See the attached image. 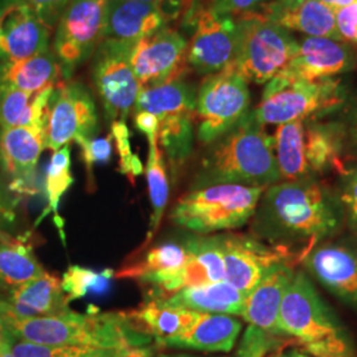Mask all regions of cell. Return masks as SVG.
<instances>
[{
    "label": "cell",
    "instance_id": "30bf717a",
    "mask_svg": "<svg viewBox=\"0 0 357 357\" xmlns=\"http://www.w3.org/2000/svg\"><path fill=\"white\" fill-rule=\"evenodd\" d=\"M109 0H70L61 13L53 43L64 81L72 79L102 41Z\"/></svg>",
    "mask_w": 357,
    "mask_h": 357
},
{
    "label": "cell",
    "instance_id": "ab89813d",
    "mask_svg": "<svg viewBox=\"0 0 357 357\" xmlns=\"http://www.w3.org/2000/svg\"><path fill=\"white\" fill-rule=\"evenodd\" d=\"M76 142L81 147V156L88 171H91V168L96 165H105L112 159V155H113L112 132L105 138H79Z\"/></svg>",
    "mask_w": 357,
    "mask_h": 357
},
{
    "label": "cell",
    "instance_id": "bcb514c9",
    "mask_svg": "<svg viewBox=\"0 0 357 357\" xmlns=\"http://www.w3.org/2000/svg\"><path fill=\"white\" fill-rule=\"evenodd\" d=\"M13 342H15V337H13V333L10 331V328H8L7 323H6V320H4L1 312H0V351L11 348Z\"/></svg>",
    "mask_w": 357,
    "mask_h": 357
},
{
    "label": "cell",
    "instance_id": "d4e9b609",
    "mask_svg": "<svg viewBox=\"0 0 357 357\" xmlns=\"http://www.w3.org/2000/svg\"><path fill=\"white\" fill-rule=\"evenodd\" d=\"M6 302L8 311L17 318L52 317L69 311V301L61 282L50 273L10 291Z\"/></svg>",
    "mask_w": 357,
    "mask_h": 357
},
{
    "label": "cell",
    "instance_id": "7c38bea8",
    "mask_svg": "<svg viewBox=\"0 0 357 357\" xmlns=\"http://www.w3.org/2000/svg\"><path fill=\"white\" fill-rule=\"evenodd\" d=\"M98 128L97 105L88 86L77 79L60 81L50 102L48 147L57 151L79 138H94Z\"/></svg>",
    "mask_w": 357,
    "mask_h": 357
},
{
    "label": "cell",
    "instance_id": "d590c367",
    "mask_svg": "<svg viewBox=\"0 0 357 357\" xmlns=\"http://www.w3.org/2000/svg\"><path fill=\"white\" fill-rule=\"evenodd\" d=\"M75 183L72 175L70 146L66 144L52 155L45 178V192L48 197V209L57 215L61 199Z\"/></svg>",
    "mask_w": 357,
    "mask_h": 357
},
{
    "label": "cell",
    "instance_id": "e575fe53",
    "mask_svg": "<svg viewBox=\"0 0 357 357\" xmlns=\"http://www.w3.org/2000/svg\"><path fill=\"white\" fill-rule=\"evenodd\" d=\"M113 270L96 271L84 266H69L63 275L61 287L69 302L82 299L89 294H101L109 289Z\"/></svg>",
    "mask_w": 357,
    "mask_h": 357
},
{
    "label": "cell",
    "instance_id": "b9f144b4",
    "mask_svg": "<svg viewBox=\"0 0 357 357\" xmlns=\"http://www.w3.org/2000/svg\"><path fill=\"white\" fill-rule=\"evenodd\" d=\"M23 1L35 11V13L41 19V22L52 31V28L59 23L61 13H64L70 0H23Z\"/></svg>",
    "mask_w": 357,
    "mask_h": 357
},
{
    "label": "cell",
    "instance_id": "ffe728a7",
    "mask_svg": "<svg viewBox=\"0 0 357 357\" xmlns=\"http://www.w3.org/2000/svg\"><path fill=\"white\" fill-rule=\"evenodd\" d=\"M295 271L291 262H281L270 268L246 295L243 319L250 326L283 337L280 330V311Z\"/></svg>",
    "mask_w": 357,
    "mask_h": 357
},
{
    "label": "cell",
    "instance_id": "8fae6325",
    "mask_svg": "<svg viewBox=\"0 0 357 357\" xmlns=\"http://www.w3.org/2000/svg\"><path fill=\"white\" fill-rule=\"evenodd\" d=\"M134 44L102 38L93 54L91 77L107 122L128 119L141 86L130 63Z\"/></svg>",
    "mask_w": 357,
    "mask_h": 357
},
{
    "label": "cell",
    "instance_id": "5b68a950",
    "mask_svg": "<svg viewBox=\"0 0 357 357\" xmlns=\"http://www.w3.org/2000/svg\"><path fill=\"white\" fill-rule=\"evenodd\" d=\"M348 98V88L342 78L307 81L278 75L265 84L255 114L264 126H278L296 119L335 114L344 107Z\"/></svg>",
    "mask_w": 357,
    "mask_h": 357
},
{
    "label": "cell",
    "instance_id": "1f68e13d",
    "mask_svg": "<svg viewBox=\"0 0 357 357\" xmlns=\"http://www.w3.org/2000/svg\"><path fill=\"white\" fill-rule=\"evenodd\" d=\"M45 273L28 243L0 236V286L13 291Z\"/></svg>",
    "mask_w": 357,
    "mask_h": 357
},
{
    "label": "cell",
    "instance_id": "4316f807",
    "mask_svg": "<svg viewBox=\"0 0 357 357\" xmlns=\"http://www.w3.org/2000/svg\"><path fill=\"white\" fill-rule=\"evenodd\" d=\"M60 81L61 69L51 48L26 60L0 63V86L38 93L57 86Z\"/></svg>",
    "mask_w": 357,
    "mask_h": 357
},
{
    "label": "cell",
    "instance_id": "4dcf8cb0",
    "mask_svg": "<svg viewBox=\"0 0 357 357\" xmlns=\"http://www.w3.org/2000/svg\"><path fill=\"white\" fill-rule=\"evenodd\" d=\"M203 312L169 306L159 299H149L143 306L134 311L131 317L149 332L160 345L181 332L187 331Z\"/></svg>",
    "mask_w": 357,
    "mask_h": 357
},
{
    "label": "cell",
    "instance_id": "60d3db41",
    "mask_svg": "<svg viewBox=\"0 0 357 357\" xmlns=\"http://www.w3.org/2000/svg\"><path fill=\"white\" fill-rule=\"evenodd\" d=\"M216 13L233 17L245 13H259L270 0H203Z\"/></svg>",
    "mask_w": 357,
    "mask_h": 357
},
{
    "label": "cell",
    "instance_id": "484cf974",
    "mask_svg": "<svg viewBox=\"0 0 357 357\" xmlns=\"http://www.w3.org/2000/svg\"><path fill=\"white\" fill-rule=\"evenodd\" d=\"M169 306L180 307L203 314H222L243 317L246 294L227 281L192 286L159 299Z\"/></svg>",
    "mask_w": 357,
    "mask_h": 357
},
{
    "label": "cell",
    "instance_id": "83f0119b",
    "mask_svg": "<svg viewBox=\"0 0 357 357\" xmlns=\"http://www.w3.org/2000/svg\"><path fill=\"white\" fill-rule=\"evenodd\" d=\"M56 89L38 93L0 86V128H26L48 122L50 102Z\"/></svg>",
    "mask_w": 357,
    "mask_h": 357
},
{
    "label": "cell",
    "instance_id": "9c48e42d",
    "mask_svg": "<svg viewBox=\"0 0 357 357\" xmlns=\"http://www.w3.org/2000/svg\"><path fill=\"white\" fill-rule=\"evenodd\" d=\"M250 110L248 82L230 69L204 78L196 93V137L211 144Z\"/></svg>",
    "mask_w": 357,
    "mask_h": 357
},
{
    "label": "cell",
    "instance_id": "ee69618b",
    "mask_svg": "<svg viewBox=\"0 0 357 357\" xmlns=\"http://www.w3.org/2000/svg\"><path fill=\"white\" fill-rule=\"evenodd\" d=\"M343 109H345V116L342 122L345 130V144L357 156V96L348 98Z\"/></svg>",
    "mask_w": 357,
    "mask_h": 357
},
{
    "label": "cell",
    "instance_id": "f546056e",
    "mask_svg": "<svg viewBox=\"0 0 357 357\" xmlns=\"http://www.w3.org/2000/svg\"><path fill=\"white\" fill-rule=\"evenodd\" d=\"M137 112L151 113L158 121L174 115H196V90L183 79L142 88L134 106Z\"/></svg>",
    "mask_w": 357,
    "mask_h": 357
},
{
    "label": "cell",
    "instance_id": "44dd1931",
    "mask_svg": "<svg viewBox=\"0 0 357 357\" xmlns=\"http://www.w3.org/2000/svg\"><path fill=\"white\" fill-rule=\"evenodd\" d=\"M185 245L191 253L188 264L174 278L153 289L150 299H166L185 287L225 281L220 236L192 237Z\"/></svg>",
    "mask_w": 357,
    "mask_h": 357
},
{
    "label": "cell",
    "instance_id": "4fadbf2b",
    "mask_svg": "<svg viewBox=\"0 0 357 357\" xmlns=\"http://www.w3.org/2000/svg\"><path fill=\"white\" fill-rule=\"evenodd\" d=\"M188 40L176 29L165 26L137 41L130 54L134 75L142 88L183 79L188 70Z\"/></svg>",
    "mask_w": 357,
    "mask_h": 357
},
{
    "label": "cell",
    "instance_id": "e0dca14e",
    "mask_svg": "<svg viewBox=\"0 0 357 357\" xmlns=\"http://www.w3.org/2000/svg\"><path fill=\"white\" fill-rule=\"evenodd\" d=\"M298 51L281 75L315 81L348 73L357 66L356 50L340 40L306 38L298 41Z\"/></svg>",
    "mask_w": 357,
    "mask_h": 357
},
{
    "label": "cell",
    "instance_id": "f35d334b",
    "mask_svg": "<svg viewBox=\"0 0 357 357\" xmlns=\"http://www.w3.org/2000/svg\"><path fill=\"white\" fill-rule=\"evenodd\" d=\"M112 135L119 153L121 172L134 180L143 174V163L137 153L131 151L130 131L125 121H115L112 123Z\"/></svg>",
    "mask_w": 357,
    "mask_h": 357
},
{
    "label": "cell",
    "instance_id": "8d00e7d4",
    "mask_svg": "<svg viewBox=\"0 0 357 357\" xmlns=\"http://www.w3.org/2000/svg\"><path fill=\"white\" fill-rule=\"evenodd\" d=\"M287 340L249 324L233 357H266L268 354L284 348Z\"/></svg>",
    "mask_w": 357,
    "mask_h": 357
},
{
    "label": "cell",
    "instance_id": "681fc988",
    "mask_svg": "<svg viewBox=\"0 0 357 357\" xmlns=\"http://www.w3.org/2000/svg\"><path fill=\"white\" fill-rule=\"evenodd\" d=\"M159 357H199L195 356V355H190V354H165V355H160Z\"/></svg>",
    "mask_w": 357,
    "mask_h": 357
},
{
    "label": "cell",
    "instance_id": "c3c4849f",
    "mask_svg": "<svg viewBox=\"0 0 357 357\" xmlns=\"http://www.w3.org/2000/svg\"><path fill=\"white\" fill-rule=\"evenodd\" d=\"M319 1L327 4L328 7H331L333 10H336V8H342V7H345V6H349V4H352L356 0H319Z\"/></svg>",
    "mask_w": 357,
    "mask_h": 357
},
{
    "label": "cell",
    "instance_id": "52a82bcc",
    "mask_svg": "<svg viewBox=\"0 0 357 357\" xmlns=\"http://www.w3.org/2000/svg\"><path fill=\"white\" fill-rule=\"evenodd\" d=\"M237 38L233 61L227 69L246 82L266 84L281 75L298 51V40L264 13L236 16Z\"/></svg>",
    "mask_w": 357,
    "mask_h": 357
},
{
    "label": "cell",
    "instance_id": "2e32d148",
    "mask_svg": "<svg viewBox=\"0 0 357 357\" xmlns=\"http://www.w3.org/2000/svg\"><path fill=\"white\" fill-rule=\"evenodd\" d=\"M47 123L26 128H0V171L11 178L19 193L31 190L43 151L48 149Z\"/></svg>",
    "mask_w": 357,
    "mask_h": 357
},
{
    "label": "cell",
    "instance_id": "ac0fdd59",
    "mask_svg": "<svg viewBox=\"0 0 357 357\" xmlns=\"http://www.w3.org/2000/svg\"><path fill=\"white\" fill-rule=\"evenodd\" d=\"M51 29L23 0L0 15V63L26 60L50 50Z\"/></svg>",
    "mask_w": 357,
    "mask_h": 357
},
{
    "label": "cell",
    "instance_id": "d6986e66",
    "mask_svg": "<svg viewBox=\"0 0 357 357\" xmlns=\"http://www.w3.org/2000/svg\"><path fill=\"white\" fill-rule=\"evenodd\" d=\"M307 271L345 305L357 310V255L344 245L323 243L302 259Z\"/></svg>",
    "mask_w": 357,
    "mask_h": 357
},
{
    "label": "cell",
    "instance_id": "277c9868",
    "mask_svg": "<svg viewBox=\"0 0 357 357\" xmlns=\"http://www.w3.org/2000/svg\"><path fill=\"white\" fill-rule=\"evenodd\" d=\"M280 330L308 356L357 357L348 328L303 270L295 271L283 298Z\"/></svg>",
    "mask_w": 357,
    "mask_h": 357
},
{
    "label": "cell",
    "instance_id": "5bb4252c",
    "mask_svg": "<svg viewBox=\"0 0 357 357\" xmlns=\"http://www.w3.org/2000/svg\"><path fill=\"white\" fill-rule=\"evenodd\" d=\"M220 241L225 266V281L246 295L277 264H294L295 257L301 259L293 250L275 245H265L255 236L222 234L220 236Z\"/></svg>",
    "mask_w": 357,
    "mask_h": 357
},
{
    "label": "cell",
    "instance_id": "7a4b0ae2",
    "mask_svg": "<svg viewBox=\"0 0 357 357\" xmlns=\"http://www.w3.org/2000/svg\"><path fill=\"white\" fill-rule=\"evenodd\" d=\"M0 312L15 340L41 345H73L93 348L143 349L155 340L132 317L119 312L72 310L52 317L17 318L0 299Z\"/></svg>",
    "mask_w": 357,
    "mask_h": 357
},
{
    "label": "cell",
    "instance_id": "8992f818",
    "mask_svg": "<svg viewBox=\"0 0 357 357\" xmlns=\"http://www.w3.org/2000/svg\"><path fill=\"white\" fill-rule=\"evenodd\" d=\"M266 188L241 184H212L192 188L174 208L172 221L200 234L243 227Z\"/></svg>",
    "mask_w": 357,
    "mask_h": 357
},
{
    "label": "cell",
    "instance_id": "836d02e7",
    "mask_svg": "<svg viewBox=\"0 0 357 357\" xmlns=\"http://www.w3.org/2000/svg\"><path fill=\"white\" fill-rule=\"evenodd\" d=\"M15 357H153V348L119 349L73 345H41L15 340L11 345Z\"/></svg>",
    "mask_w": 357,
    "mask_h": 357
},
{
    "label": "cell",
    "instance_id": "3957f363",
    "mask_svg": "<svg viewBox=\"0 0 357 357\" xmlns=\"http://www.w3.org/2000/svg\"><path fill=\"white\" fill-rule=\"evenodd\" d=\"M281 181L274 139L249 110L222 137L209 144L192 188L212 184L264 187Z\"/></svg>",
    "mask_w": 357,
    "mask_h": 357
},
{
    "label": "cell",
    "instance_id": "7402d4cb",
    "mask_svg": "<svg viewBox=\"0 0 357 357\" xmlns=\"http://www.w3.org/2000/svg\"><path fill=\"white\" fill-rule=\"evenodd\" d=\"M302 151L310 178H318L332 169L343 167L347 151L345 130L342 121L323 118L305 119Z\"/></svg>",
    "mask_w": 357,
    "mask_h": 357
},
{
    "label": "cell",
    "instance_id": "f907efd6",
    "mask_svg": "<svg viewBox=\"0 0 357 357\" xmlns=\"http://www.w3.org/2000/svg\"><path fill=\"white\" fill-rule=\"evenodd\" d=\"M0 357H15L13 355V352H11V349L10 348H7V349H3V351H0Z\"/></svg>",
    "mask_w": 357,
    "mask_h": 357
},
{
    "label": "cell",
    "instance_id": "d6a6232c",
    "mask_svg": "<svg viewBox=\"0 0 357 357\" xmlns=\"http://www.w3.org/2000/svg\"><path fill=\"white\" fill-rule=\"evenodd\" d=\"M149 141V158L146 165V176L149 184V195L153 206V213L150 218V225L147 230V238L144 245L153 240L156 230L160 227V221L166 209L168 195H169V184L167 178L166 165L163 160V153L159 149L158 137H153Z\"/></svg>",
    "mask_w": 357,
    "mask_h": 357
},
{
    "label": "cell",
    "instance_id": "603a6c76",
    "mask_svg": "<svg viewBox=\"0 0 357 357\" xmlns=\"http://www.w3.org/2000/svg\"><path fill=\"white\" fill-rule=\"evenodd\" d=\"M259 13L287 31L343 41L336 28L333 8L319 0H270Z\"/></svg>",
    "mask_w": 357,
    "mask_h": 357
},
{
    "label": "cell",
    "instance_id": "11a10c76",
    "mask_svg": "<svg viewBox=\"0 0 357 357\" xmlns=\"http://www.w3.org/2000/svg\"><path fill=\"white\" fill-rule=\"evenodd\" d=\"M3 8H4V6H0V15L3 13Z\"/></svg>",
    "mask_w": 357,
    "mask_h": 357
},
{
    "label": "cell",
    "instance_id": "db71d44e",
    "mask_svg": "<svg viewBox=\"0 0 357 357\" xmlns=\"http://www.w3.org/2000/svg\"><path fill=\"white\" fill-rule=\"evenodd\" d=\"M138 1H149V3H159V1H166V0H138Z\"/></svg>",
    "mask_w": 357,
    "mask_h": 357
},
{
    "label": "cell",
    "instance_id": "7dc6e473",
    "mask_svg": "<svg viewBox=\"0 0 357 357\" xmlns=\"http://www.w3.org/2000/svg\"><path fill=\"white\" fill-rule=\"evenodd\" d=\"M266 357H311L308 356L307 354H305L303 351H301V349H296V348H291V349H284V348H281V349H277V351H274V352H271V354H268Z\"/></svg>",
    "mask_w": 357,
    "mask_h": 357
},
{
    "label": "cell",
    "instance_id": "7bdbcfd3",
    "mask_svg": "<svg viewBox=\"0 0 357 357\" xmlns=\"http://www.w3.org/2000/svg\"><path fill=\"white\" fill-rule=\"evenodd\" d=\"M333 13L342 40L357 44V0L349 6L333 10Z\"/></svg>",
    "mask_w": 357,
    "mask_h": 357
},
{
    "label": "cell",
    "instance_id": "f1b7e54d",
    "mask_svg": "<svg viewBox=\"0 0 357 357\" xmlns=\"http://www.w3.org/2000/svg\"><path fill=\"white\" fill-rule=\"evenodd\" d=\"M190 258L191 253L185 243H165L151 249L141 264L125 268L118 277L132 278L156 289L185 268Z\"/></svg>",
    "mask_w": 357,
    "mask_h": 357
},
{
    "label": "cell",
    "instance_id": "9a60e30c",
    "mask_svg": "<svg viewBox=\"0 0 357 357\" xmlns=\"http://www.w3.org/2000/svg\"><path fill=\"white\" fill-rule=\"evenodd\" d=\"M184 0L159 3L138 0H109L103 38L135 44L167 26L181 11Z\"/></svg>",
    "mask_w": 357,
    "mask_h": 357
},
{
    "label": "cell",
    "instance_id": "f5cc1de1",
    "mask_svg": "<svg viewBox=\"0 0 357 357\" xmlns=\"http://www.w3.org/2000/svg\"><path fill=\"white\" fill-rule=\"evenodd\" d=\"M4 216V206H3V203H1V197H0V221H1V218ZM3 233L0 231V236H1Z\"/></svg>",
    "mask_w": 357,
    "mask_h": 357
},
{
    "label": "cell",
    "instance_id": "f6af8a7d",
    "mask_svg": "<svg viewBox=\"0 0 357 357\" xmlns=\"http://www.w3.org/2000/svg\"><path fill=\"white\" fill-rule=\"evenodd\" d=\"M134 123H135V128L147 137V139L158 137L159 122H158V118L151 113H147V112L134 113Z\"/></svg>",
    "mask_w": 357,
    "mask_h": 357
},
{
    "label": "cell",
    "instance_id": "ba28073f",
    "mask_svg": "<svg viewBox=\"0 0 357 357\" xmlns=\"http://www.w3.org/2000/svg\"><path fill=\"white\" fill-rule=\"evenodd\" d=\"M191 29L188 66L197 75L211 76L227 69L236 52V17L218 13L203 0H191L184 17Z\"/></svg>",
    "mask_w": 357,
    "mask_h": 357
},
{
    "label": "cell",
    "instance_id": "cb8c5ba5",
    "mask_svg": "<svg viewBox=\"0 0 357 357\" xmlns=\"http://www.w3.org/2000/svg\"><path fill=\"white\" fill-rule=\"evenodd\" d=\"M243 324L231 315L202 314L187 331L168 339L162 347L203 352H230Z\"/></svg>",
    "mask_w": 357,
    "mask_h": 357
},
{
    "label": "cell",
    "instance_id": "6da1fadb",
    "mask_svg": "<svg viewBox=\"0 0 357 357\" xmlns=\"http://www.w3.org/2000/svg\"><path fill=\"white\" fill-rule=\"evenodd\" d=\"M253 217L255 238L290 250L294 245H301L305 257L342 229L345 220L337 195L318 178L270 185L262 193Z\"/></svg>",
    "mask_w": 357,
    "mask_h": 357
},
{
    "label": "cell",
    "instance_id": "816d5d0a",
    "mask_svg": "<svg viewBox=\"0 0 357 357\" xmlns=\"http://www.w3.org/2000/svg\"><path fill=\"white\" fill-rule=\"evenodd\" d=\"M19 1H22V0H0V6H11V4L19 3Z\"/></svg>",
    "mask_w": 357,
    "mask_h": 357
},
{
    "label": "cell",
    "instance_id": "74e56055",
    "mask_svg": "<svg viewBox=\"0 0 357 357\" xmlns=\"http://www.w3.org/2000/svg\"><path fill=\"white\" fill-rule=\"evenodd\" d=\"M337 199L344 217L357 231V163H344L337 171Z\"/></svg>",
    "mask_w": 357,
    "mask_h": 357
}]
</instances>
